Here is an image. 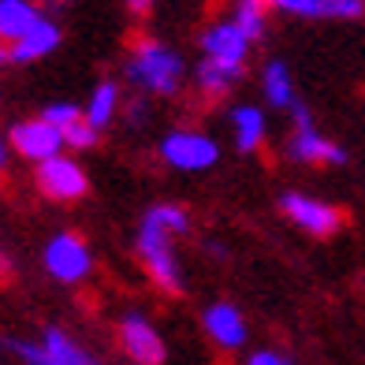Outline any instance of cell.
Masks as SVG:
<instances>
[{
	"label": "cell",
	"mask_w": 365,
	"mask_h": 365,
	"mask_svg": "<svg viewBox=\"0 0 365 365\" xmlns=\"http://www.w3.org/2000/svg\"><path fill=\"white\" fill-rule=\"evenodd\" d=\"M63 135V145H71V149H90V145H97V130L86 123V115H82L78 123H71L68 130H60Z\"/></svg>",
	"instance_id": "cell-22"
},
{
	"label": "cell",
	"mask_w": 365,
	"mask_h": 365,
	"mask_svg": "<svg viewBox=\"0 0 365 365\" xmlns=\"http://www.w3.org/2000/svg\"><path fill=\"white\" fill-rule=\"evenodd\" d=\"M187 227H190V212L182 205H172V202L153 205L142 220L135 250H138L145 276L164 294H182V269L172 254V235H187Z\"/></svg>",
	"instance_id": "cell-1"
},
{
	"label": "cell",
	"mask_w": 365,
	"mask_h": 365,
	"mask_svg": "<svg viewBox=\"0 0 365 365\" xmlns=\"http://www.w3.org/2000/svg\"><path fill=\"white\" fill-rule=\"evenodd\" d=\"M45 351L53 358V365H101L90 351H82V346L68 336L63 328H45Z\"/></svg>",
	"instance_id": "cell-16"
},
{
	"label": "cell",
	"mask_w": 365,
	"mask_h": 365,
	"mask_svg": "<svg viewBox=\"0 0 365 365\" xmlns=\"http://www.w3.org/2000/svg\"><path fill=\"white\" fill-rule=\"evenodd\" d=\"M279 11L302 15V19H358L365 15L361 0H279Z\"/></svg>",
	"instance_id": "cell-12"
},
{
	"label": "cell",
	"mask_w": 365,
	"mask_h": 365,
	"mask_svg": "<svg viewBox=\"0 0 365 365\" xmlns=\"http://www.w3.org/2000/svg\"><path fill=\"white\" fill-rule=\"evenodd\" d=\"M160 157L179 172H205L217 164L220 145L209 135H202V130H172V135L160 142Z\"/></svg>",
	"instance_id": "cell-6"
},
{
	"label": "cell",
	"mask_w": 365,
	"mask_h": 365,
	"mask_svg": "<svg viewBox=\"0 0 365 365\" xmlns=\"http://www.w3.org/2000/svg\"><path fill=\"white\" fill-rule=\"evenodd\" d=\"M235 26L246 34V41H257L264 34V8L257 4V0H242V4L235 8Z\"/></svg>",
	"instance_id": "cell-20"
},
{
	"label": "cell",
	"mask_w": 365,
	"mask_h": 365,
	"mask_svg": "<svg viewBox=\"0 0 365 365\" xmlns=\"http://www.w3.org/2000/svg\"><path fill=\"white\" fill-rule=\"evenodd\" d=\"M205 331H209V339L224 346V351H239V346L246 343V321H242V313L231 306V302H212L205 306Z\"/></svg>",
	"instance_id": "cell-11"
},
{
	"label": "cell",
	"mask_w": 365,
	"mask_h": 365,
	"mask_svg": "<svg viewBox=\"0 0 365 365\" xmlns=\"http://www.w3.org/2000/svg\"><path fill=\"white\" fill-rule=\"evenodd\" d=\"M45 269L53 279H60V284H78V279H86L90 269H93V254H90L86 239L75 235V231L53 235L45 246Z\"/></svg>",
	"instance_id": "cell-4"
},
{
	"label": "cell",
	"mask_w": 365,
	"mask_h": 365,
	"mask_svg": "<svg viewBox=\"0 0 365 365\" xmlns=\"http://www.w3.org/2000/svg\"><path fill=\"white\" fill-rule=\"evenodd\" d=\"M34 179H38V190L48 202H78V197L90 190L86 172H82L78 160H71V157H53V160L38 164Z\"/></svg>",
	"instance_id": "cell-7"
},
{
	"label": "cell",
	"mask_w": 365,
	"mask_h": 365,
	"mask_svg": "<svg viewBox=\"0 0 365 365\" xmlns=\"http://www.w3.org/2000/svg\"><path fill=\"white\" fill-rule=\"evenodd\" d=\"M202 53H205V60L227 63V68H242L246 53H250V41L235 26V19H217L202 30Z\"/></svg>",
	"instance_id": "cell-9"
},
{
	"label": "cell",
	"mask_w": 365,
	"mask_h": 365,
	"mask_svg": "<svg viewBox=\"0 0 365 365\" xmlns=\"http://www.w3.org/2000/svg\"><path fill=\"white\" fill-rule=\"evenodd\" d=\"M239 75H242V68H227V63H217V60H202V68H197V86H202L205 97H224L239 82Z\"/></svg>",
	"instance_id": "cell-18"
},
{
	"label": "cell",
	"mask_w": 365,
	"mask_h": 365,
	"mask_svg": "<svg viewBox=\"0 0 365 365\" xmlns=\"http://www.w3.org/2000/svg\"><path fill=\"white\" fill-rule=\"evenodd\" d=\"M8 168V145H4V138H0V172Z\"/></svg>",
	"instance_id": "cell-26"
},
{
	"label": "cell",
	"mask_w": 365,
	"mask_h": 365,
	"mask_svg": "<svg viewBox=\"0 0 365 365\" xmlns=\"http://www.w3.org/2000/svg\"><path fill=\"white\" fill-rule=\"evenodd\" d=\"M231 127H235V145L239 153H254L264 142V115L254 105H239L231 112Z\"/></svg>",
	"instance_id": "cell-15"
},
{
	"label": "cell",
	"mask_w": 365,
	"mask_h": 365,
	"mask_svg": "<svg viewBox=\"0 0 365 365\" xmlns=\"http://www.w3.org/2000/svg\"><path fill=\"white\" fill-rule=\"evenodd\" d=\"M264 93H269V101L276 108H291L294 105V82H291L287 63L272 60L269 68H264Z\"/></svg>",
	"instance_id": "cell-19"
},
{
	"label": "cell",
	"mask_w": 365,
	"mask_h": 365,
	"mask_svg": "<svg viewBox=\"0 0 365 365\" xmlns=\"http://www.w3.org/2000/svg\"><path fill=\"white\" fill-rule=\"evenodd\" d=\"M15 358H19L23 365H53V358H48L45 343H30V339H15L11 343Z\"/></svg>",
	"instance_id": "cell-23"
},
{
	"label": "cell",
	"mask_w": 365,
	"mask_h": 365,
	"mask_svg": "<svg viewBox=\"0 0 365 365\" xmlns=\"http://www.w3.org/2000/svg\"><path fill=\"white\" fill-rule=\"evenodd\" d=\"M287 153L298 164H346V149L313 127L306 105H294V135L287 142Z\"/></svg>",
	"instance_id": "cell-5"
},
{
	"label": "cell",
	"mask_w": 365,
	"mask_h": 365,
	"mask_svg": "<svg viewBox=\"0 0 365 365\" xmlns=\"http://www.w3.org/2000/svg\"><path fill=\"white\" fill-rule=\"evenodd\" d=\"M11 145H15V153H23L26 160L45 164V160L60 157L63 135H60L53 123H45L41 115H38V120H23V123L11 127Z\"/></svg>",
	"instance_id": "cell-10"
},
{
	"label": "cell",
	"mask_w": 365,
	"mask_h": 365,
	"mask_svg": "<svg viewBox=\"0 0 365 365\" xmlns=\"http://www.w3.org/2000/svg\"><path fill=\"white\" fill-rule=\"evenodd\" d=\"M120 346H123V354L130 361H138V365H160L164 361V339H160V331L153 328V321L142 317L138 309H130L120 317Z\"/></svg>",
	"instance_id": "cell-8"
},
{
	"label": "cell",
	"mask_w": 365,
	"mask_h": 365,
	"mask_svg": "<svg viewBox=\"0 0 365 365\" xmlns=\"http://www.w3.org/2000/svg\"><path fill=\"white\" fill-rule=\"evenodd\" d=\"M115 108H120V86H115V82H97L93 93H90V105H86V123L93 130L108 127Z\"/></svg>",
	"instance_id": "cell-17"
},
{
	"label": "cell",
	"mask_w": 365,
	"mask_h": 365,
	"mask_svg": "<svg viewBox=\"0 0 365 365\" xmlns=\"http://www.w3.org/2000/svg\"><path fill=\"white\" fill-rule=\"evenodd\" d=\"M246 365H291V358H284L279 351H254Z\"/></svg>",
	"instance_id": "cell-24"
},
{
	"label": "cell",
	"mask_w": 365,
	"mask_h": 365,
	"mask_svg": "<svg viewBox=\"0 0 365 365\" xmlns=\"http://www.w3.org/2000/svg\"><path fill=\"white\" fill-rule=\"evenodd\" d=\"M56 45H60V26H56L53 19H41V23L30 30V34H26L19 45H11V48H8V56H11V60H19V63H30V60L48 56Z\"/></svg>",
	"instance_id": "cell-14"
},
{
	"label": "cell",
	"mask_w": 365,
	"mask_h": 365,
	"mask_svg": "<svg viewBox=\"0 0 365 365\" xmlns=\"http://www.w3.org/2000/svg\"><path fill=\"white\" fill-rule=\"evenodd\" d=\"M82 115H86V112H78L71 101H56V105H48V108L41 112V120H45V123H53L56 130H68L71 123L82 120Z\"/></svg>",
	"instance_id": "cell-21"
},
{
	"label": "cell",
	"mask_w": 365,
	"mask_h": 365,
	"mask_svg": "<svg viewBox=\"0 0 365 365\" xmlns=\"http://www.w3.org/2000/svg\"><path fill=\"white\" fill-rule=\"evenodd\" d=\"M127 78L153 97H172L182 86V56L157 38H135L127 56Z\"/></svg>",
	"instance_id": "cell-2"
},
{
	"label": "cell",
	"mask_w": 365,
	"mask_h": 365,
	"mask_svg": "<svg viewBox=\"0 0 365 365\" xmlns=\"http://www.w3.org/2000/svg\"><path fill=\"white\" fill-rule=\"evenodd\" d=\"M41 19L45 15H38V8L26 0H0V41L19 45Z\"/></svg>",
	"instance_id": "cell-13"
},
{
	"label": "cell",
	"mask_w": 365,
	"mask_h": 365,
	"mask_svg": "<svg viewBox=\"0 0 365 365\" xmlns=\"http://www.w3.org/2000/svg\"><path fill=\"white\" fill-rule=\"evenodd\" d=\"M11 279V261L4 257V250H0V284H8Z\"/></svg>",
	"instance_id": "cell-25"
},
{
	"label": "cell",
	"mask_w": 365,
	"mask_h": 365,
	"mask_svg": "<svg viewBox=\"0 0 365 365\" xmlns=\"http://www.w3.org/2000/svg\"><path fill=\"white\" fill-rule=\"evenodd\" d=\"M279 212H284L294 227H302V231H309V235H317V239H328V235H336V231L343 227V209L321 202V197H309L302 190L279 194Z\"/></svg>",
	"instance_id": "cell-3"
},
{
	"label": "cell",
	"mask_w": 365,
	"mask_h": 365,
	"mask_svg": "<svg viewBox=\"0 0 365 365\" xmlns=\"http://www.w3.org/2000/svg\"><path fill=\"white\" fill-rule=\"evenodd\" d=\"M4 60H8V48H4V45H0V63H4Z\"/></svg>",
	"instance_id": "cell-27"
}]
</instances>
